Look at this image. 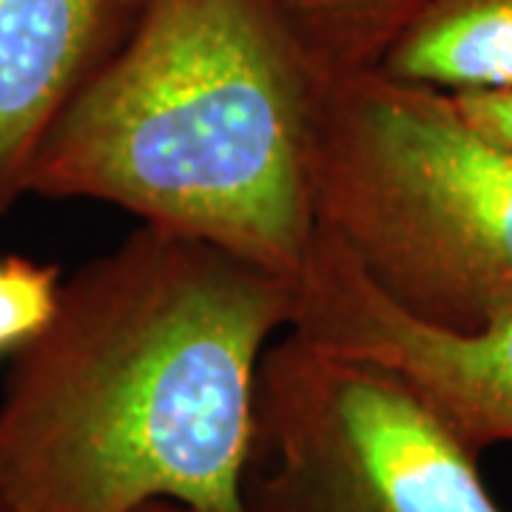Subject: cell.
<instances>
[{
  "label": "cell",
  "mask_w": 512,
  "mask_h": 512,
  "mask_svg": "<svg viewBox=\"0 0 512 512\" xmlns=\"http://www.w3.org/2000/svg\"><path fill=\"white\" fill-rule=\"evenodd\" d=\"M148 0H0V217L29 197L37 148L109 66Z\"/></svg>",
  "instance_id": "6"
},
{
  "label": "cell",
  "mask_w": 512,
  "mask_h": 512,
  "mask_svg": "<svg viewBox=\"0 0 512 512\" xmlns=\"http://www.w3.org/2000/svg\"><path fill=\"white\" fill-rule=\"evenodd\" d=\"M63 291L57 265L32 256H0V353L29 345L52 322Z\"/></svg>",
  "instance_id": "9"
},
{
  "label": "cell",
  "mask_w": 512,
  "mask_h": 512,
  "mask_svg": "<svg viewBox=\"0 0 512 512\" xmlns=\"http://www.w3.org/2000/svg\"><path fill=\"white\" fill-rule=\"evenodd\" d=\"M461 114L493 140L512 148V89L510 92L450 94Z\"/></svg>",
  "instance_id": "10"
},
{
  "label": "cell",
  "mask_w": 512,
  "mask_h": 512,
  "mask_svg": "<svg viewBox=\"0 0 512 512\" xmlns=\"http://www.w3.org/2000/svg\"><path fill=\"white\" fill-rule=\"evenodd\" d=\"M0 512H12V510H9V504H6L3 498H0Z\"/></svg>",
  "instance_id": "12"
},
{
  "label": "cell",
  "mask_w": 512,
  "mask_h": 512,
  "mask_svg": "<svg viewBox=\"0 0 512 512\" xmlns=\"http://www.w3.org/2000/svg\"><path fill=\"white\" fill-rule=\"evenodd\" d=\"M296 285L211 242L137 225L63 279L0 393L12 512H245L256 382Z\"/></svg>",
  "instance_id": "1"
},
{
  "label": "cell",
  "mask_w": 512,
  "mask_h": 512,
  "mask_svg": "<svg viewBox=\"0 0 512 512\" xmlns=\"http://www.w3.org/2000/svg\"><path fill=\"white\" fill-rule=\"evenodd\" d=\"M245 512H504L478 453L393 367L299 330L256 382Z\"/></svg>",
  "instance_id": "4"
},
{
  "label": "cell",
  "mask_w": 512,
  "mask_h": 512,
  "mask_svg": "<svg viewBox=\"0 0 512 512\" xmlns=\"http://www.w3.org/2000/svg\"><path fill=\"white\" fill-rule=\"evenodd\" d=\"M424 0H265L322 83L376 72Z\"/></svg>",
  "instance_id": "8"
},
{
  "label": "cell",
  "mask_w": 512,
  "mask_h": 512,
  "mask_svg": "<svg viewBox=\"0 0 512 512\" xmlns=\"http://www.w3.org/2000/svg\"><path fill=\"white\" fill-rule=\"evenodd\" d=\"M376 72L444 94L512 89V0H424Z\"/></svg>",
  "instance_id": "7"
},
{
  "label": "cell",
  "mask_w": 512,
  "mask_h": 512,
  "mask_svg": "<svg viewBox=\"0 0 512 512\" xmlns=\"http://www.w3.org/2000/svg\"><path fill=\"white\" fill-rule=\"evenodd\" d=\"M325 83L265 0H148L37 148L29 194L114 205L299 282Z\"/></svg>",
  "instance_id": "2"
},
{
  "label": "cell",
  "mask_w": 512,
  "mask_h": 512,
  "mask_svg": "<svg viewBox=\"0 0 512 512\" xmlns=\"http://www.w3.org/2000/svg\"><path fill=\"white\" fill-rule=\"evenodd\" d=\"M319 225L407 316L473 333L512 313V148L450 94L365 72L316 97Z\"/></svg>",
  "instance_id": "3"
},
{
  "label": "cell",
  "mask_w": 512,
  "mask_h": 512,
  "mask_svg": "<svg viewBox=\"0 0 512 512\" xmlns=\"http://www.w3.org/2000/svg\"><path fill=\"white\" fill-rule=\"evenodd\" d=\"M137 512H197V510L183 507V504H174V501H151V504L140 507Z\"/></svg>",
  "instance_id": "11"
},
{
  "label": "cell",
  "mask_w": 512,
  "mask_h": 512,
  "mask_svg": "<svg viewBox=\"0 0 512 512\" xmlns=\"http://www.w3.org/2000/svg\"><path fill=\"white\" fill-rule=\"evenodd\" d=\"M293 330L402 373L478 456L512 444V313L473 333L424 325L396 308L319 225L296 282Z\"/></svg>",
  "instance_id": "5"
}]
</instances>
